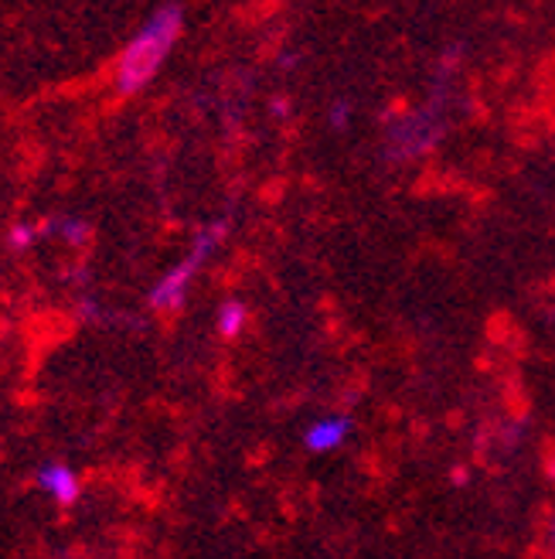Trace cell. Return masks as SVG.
I'll return each instance as SVG.
<instances>
[{"instance_id":"obj_1","label":"cell","mask_w":555,"mask_h":559,"mask_svg":"<svg viewBox=\"0 0 555 559\" xmlns=\"http://www.w3.org/2000/svg\"><path fill=\"white\" fill-rule=\"evenodd\" d=\"M184 32V11L181 4H164L150 14V21L141 27L123 55H120V66H117V90L123 96H133L147 90L150 82L157 79V72L168 62L171 48L178 45Z\"/></svg>"},{"instance_id":"obj_2","label":"cell","mask_w":555,"mask_h":559,"mask_svg":"<svg viewBox=\"0 0 555 559\" xmlns=\"http://www.w3.org/2000/svg\"><path fill=\"white\" fill-rule=\"evenodd\" d=\"M226 236H229V218H218V222H212V226H205L198 233V239H194L191 253L178 266H171L168 273H164L157 280V287L147 294L150 311H181L184 300H188V290H191V280L198 276L202 263L215 253Z\"/></svg>"},{"instance_id":"obj_3","label":"cell","mask_w":555,"mask_h":559,"mask_svg":"<svg viewBox=\"0 0 555 559\" xmlns=\"http://www.w3.org/2000/svg\"><path fill=\"white\" fill-rule=\"evenodd\" d=\"M443 136V123L436 120V109H423V114L399 117L388 130V154L396 160L423 157L436 140Z\"/></svg>"},{"instance_id":"obj_4","label":"cell","mask_w":555,"mask_h":559,"mask_svg":"<svg viewBox=\"0 0 555 559\" xmlns=\"http://www.w3.org/2000/svg\"><path fill=\"white\" fill-rule=\"evenodd\" d=\"M38 485L45 495L55 498V506H62V509H72L75 501L82 498V481H79V474L62 464V461H45L41 471H38Z\"/></svg>"},{"instance_id":"obj_5","label":"cell","mask_w":555,"mask_h":559,"mask_svg":"<svg viewBox=\"0 0 555 559\" xmlns=\"http://www.w3.org/2000/svg\"><path fill=\"white\" fill-rule=\"evenodd\" d=\"M348 437H351L348 416H321L307 427V433H303V443H307V451L314 454H330V451H341Z\"/></svg>"},{"instance_id":"obj_6","label":"cell","mask_w":555,"mask_h":559,"mask_svg":"<svg viewBox=\"0 0 555 559\" xmlns=\"http://www.w3.org/2000/svg\"><path fill=\"white\" fill-rule=\"evenodd\" d=\"M215 324H218V331H221V334H226V338H236V334H242V331H245V324H249L245 304H242V300H226V304L218 307Z\"/></svg>"},{"instance_id":"obj_7","label":"cell","mask_w":555,"mask_h":559,"mask_svg":"<svg viewBox=\"0 0 555 559\" xmlns=\"http://www.w3.org/2000/svg\"><path fill=\"white\" fill-rule=\"evenodd\" d=\"M38 236H41V226H14L8 242H11V249H27V246H35Z\"/></svg>"},{"instance_id":"obj_8","label":"cell","mask_w":555,"mask_h":559,"mask_svg":"<svg viewBox=\"0 0 555 559\" xmlns=\"http://www.w3.org/2000/svg\"><path fill=\"white\" fill-rule=\"evenodd\" d=\"M59 233L72 242V246H79L82 239H86L89 236V226H82V222L79 218H69V222H59Z\"/></svg>"},{"instance_id":"obj_9","label":"cell","mask_w":555,"mask_h":559,"mask_svg":"<svg viewBox=\"0 0 555 559\" xmlns=\"http://www.w3.org/2000/svg\"><path fill=\"white\" fill-rule=\"evenodd\" d=\"M327 123L330 127H335V130H345L348 123H351V103H335V106H330V117H327Z\"/></svg>"},{"instance_id":"obj_10","label":"cell","mask_w":555,"mask_h":559,"mask_svg":"<svg viewBox=\"0 0 555 559\" xmlns=\"http://www.w3.org/2000/svg\"><path fill=\"white\" fill-rule=\"evenodd\" d=\"M273 109H276V117H283V109H290V103H283V99H276V103H273Z\"/></svg>"},{"instance_id":"obj_11","label":"cell","mask_w":555,"mask_h":559,"mask_svg":"<svg viewBox=\"0 0 555 559\" xmlns=\"http://www.w3.org/2000/svg\"><path fill=\"white\" fill-rule=\"evenodd\" d=\"M552 549H555V522H552Z\"/></svg>"}]
</instances>
